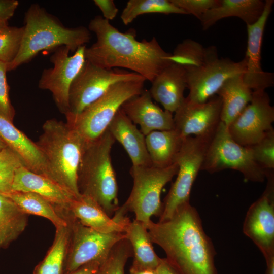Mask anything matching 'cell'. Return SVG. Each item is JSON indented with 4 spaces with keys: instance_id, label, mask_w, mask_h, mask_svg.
<instances>
[{
    "instance_id": "cell-1",
    "label": "cell",
    "mask_w": 274,
    "mask_h": 274,
    "mask_svg": "<svg viewBox=\"0 0 274 274\" xmlns=\"http://www.w3.org/2000/svg\"><path fill=\"white\" fill-rule=\"evenodd\" d=\"M151 241L181 274H217L215 250L203 229L200 216L189 202L162 222L145 225Z\"/></svg>"
},
{
    "instance_id": "cell-2",
    "label": "cell",
    "mask_w": 274,
    "mask_h": 274,
    "mask_svg": "<svg viewBox=\"0 0 274 274\" xmlns=\"http://www.w3.org/2000/svg\"><path fill=\"white\" fill-rule=\"evenodd\" d=\"M88 29L95 34L96 41L86 48L85 58L97 66L128 69L152 82L173 63L172 53L163 50L155 37L138 41L134 30L121 32L100 16L90 21Z\"/></svg>"
},
{
    "instance_id": "cell-3",
    "label": "cell",
    "mask_w": 274,
    "mask_h": 274,
    "mask_svg": "<svg viewBox=\"0 0 274 274\" xmlns=\"http://www.w3.org/2000/svg\"><path fill=\"white\" fill-rule=\"evenodd\" d=\"M24 32L16 58L7 64V72L30 61L40 52L65 46L75 52L91 39L88 28L68 27L38 4L30 6L24 15Z\"/></svg>"
},
{
    "instance_id": "cell-4",
    "label": "cell",
    "mask_w": 274,
    "mask_h": 274,
    "mask_svg": "<svg viewBox=\"0 0 274 274\" xmlns=\"http://www.w3.org/2000/svg\"><path fill=\"white\" fill-rule=\"evenodd\" d=\"M42 129L35 143L45 159L50 178L79 196L78 171L85 142L66 122L55 118L46 120Z\"/></svg>"
},
{
    "instance_id": "cell-5",
    "label": "cell",
    "mask_w": 274,
    "mask_h": 274,
    "mask_svg": "<svg viewBox=\"0 0 274 274\" xmlns=\"http://www.w3.org/2000/svg\"><path fill=\"white\" fill-rule=\"evenodd\" d=\"M115 142L107 129L99 138L85 144L78 171L80 194L94 200L111 217L120 207L118 184L111 158Z\"/></svg>"
},
{
    "instance_id": "cell-6",
    "label": "cell",
    "mask_w": 274,
    "mask_h": 274,
    "mask_svg": "<svg viewBox=\"0 0 274 274\" xmlns=\"http://www.w3.org/2000/svg\"><path fill=\"white\" fill-rule=\"evenodd\" d=\"M144 79L120 82L79 114L66 117V123L75 129L85 144L99 138L108 129L122 105L143 91Z\"/></svg>"
},
{
    "instance_id": "cell-7",
    "label": "cell",
    "mask_w": 274,
    "mask_h": 274,
    "mask_svg": "<svg viewBox=\"0 0 274 274\" xmlns=\"http://www.w3.org/2000/svg\"><path fill=\"white\" fill-rule=\"evenodd\" d=\"M176 163L166 167L151 166H132L130 174L133 186L125 202L121 206L128 213L132 212L135 220L145 225L152 216L160 217L162 210L160 195L164 186L177 175Z\"/></svg>"
},
{
    "instance_id": "cell-8",
    "label": "cell",
    "mask_w": 274,
    "mask_h": 274,
    "mask_svg": "<svg viewBox=\"0 0 274 274\" xmlns=\"http://www.w3.org/2000/svg\"><path fill=\"white\" fill-rule=\"evenodd\" d=\"M226 169L241 173L247 181L262 182L266 171L254 160L250 150L235 142L221 121L209 144L200 170L211 174Z\"/></svg>"
},
{
    "instance_id": "cell-9",
    "label": "cell",
    "mask_w": 274,
    "mask_h": 274,
    "mask_svg": "<svg viewBox=\"0 0 274 274\" xmlns=\"http://www.w3.org/2000/svg\"><path fill=\"white\" fill-rule=\"evenodd\" d=\"M212 138L190 136L184 139L174 161L178 166L177 177L164 198L159 222L169 219L180 206L189 202L192 185Z\"/></svg>"
},
{
    "instance_id": "cell-10",
    "label": "cell",
    "mask_w": 274,
    "mask_h": 274,
    "mask_svg": "<svg viewBox=\"0 0 274 274\" xmlns=\"http://www.w3.org/2000/svg\"><path fill=\"white\" fill-rule=\"evenodd\" d=\"M60 214L68 221L71 239L64 274L92 262L102 263L115 245L125 237V233H104L82 224L64 207Z\"/></svg>"
},
{
    "instance_id": "cell-11",
    "label": "cell",
    "mask_w": 274,
    "mask_h": 274,
    "mask_svg": "<svg viewBox=\"0 0 274 274\" xmlns=\"http://www.w3.org/2000/svg\"><path fill=\"white\" fill-rule=\"evenodd\" d=\"M142 79L145 80L135 73L121 68H102L86 60L82 69L71 86L69 108L65 118L79 114L116 83Z\"/></svg>"
},
{
    "instance_id": "cell-12",
    "label": "cell",
    "mask_w": 274,
    "mask_h": 274,
    "mask_svg": "<svg viewBox=\"0 0 274 274\" xmlns=\"http://www.w3.org/2000/svg\"><path fill=\"white\" fill-rule=\"evenodd\" d=\"M86 45L79 47L71 56L66 47L57 48L50 58L53 67L43 71L38 82L40 89L52 93L56 106L64 115L68 111L71 86L86 61Z\"/></svg>"
},
{
    "instance_id": "cell-13",
    "label": "cell",
    "mask_w": 274,
    "mask_h": 274,
    "mask_svg": "<svg viewBox=\"0 0 274 274\" xmlns=\"http://www.w3.org/2000/svg\"><path fill=\"white\" fill-rule=\"evenodd\" d=\"M267 183L262 195L248 209L243 231L265 259L274 256V174L266 172Z\"/></svg>"
},
{
    "instance_id": "cell-14",
    "label": "cell",
    "mask_w": 274,
    "mask_h": 274,
    "mask_svg": "<svg viewBox=\"0 0 274 274\" xmlns=\"http://www.w3.org/2000/svg\"><path fill=\"white\" fill-rule=\"evenodd\" d=\"M274 108L265 91H253L252 98L241 114L227 126L229 134L238 144L249 147L273 129Z\"/></svg>"
},
{
    "instance_id": "cell-15",
    "label": "cell",
    "mask_w": 274,
    "mask_h": 274,
    "mask_svg": "<svg viewBox=\"0 0 274 274\" xmlns=\"http://www.w3.org/2000/svg\"><path fill=\"white\" fill-rule=\"evenodd\" d=\"M244 58L234 62L229 58H219L200 67L185 70L189 94L186 98L194 103H203L216 95L229 78L244 74Z\"/></svg>"
},
{
    "instance_id": "cell-16",
    "label": "cell",
    "mask_w": 274,
    "mask_h": 274,
    "mask_svg": "<svg viewBox=\"0 0 274 274\" xmlns=\"http://www.w3.org/2000/svg\"><path fill=\"white\" fill-rule=\"evenodd\" d=\"M222 101L215 95L203 103H194L185 97L173 116L174 129L185 139L212 138L221 122Z\"/></svg>"
},
{
    "instance_id": "cell-17",
    "label": "cell",
    "mask_w": 274,
    "mask_h": 274,
    "mask_svg": "<svg viewBox=\"0 0 274 274\" xmlns=\"http://www.w3.org/2000/svg\"><path fill=\"white\" fill-rule=\"evenodd\" d=\"M273 0L265 1L263 12L254 23L247 25L248 40L244 59L245 70L243 75L246 85L252 91H265L273 86V73L264 71L261 67V45L264 28L272 11Z\"/></svg>"
},
{
    "instance_id": "cell-18",
    "label": "cell",
    "mask_w": 274,
    "mask_h": 274,
    "mask_svg": "<svg viewBox=\"0 0 274 274\" xmlns=\"http://www.w3.org/2000/svg\"><path fill=\"white\" fill-rule=\"evenodd\" d=\"M65 207L82 224L101 233H125L131 222L121 207L111 218L94 200L82 194Z\"/></svg>"
},
{
    "instance_id": "cell-19",
    "label": "cell",
    "mask_w": 274,
    "mask_h": 274,
    "mask_svg": "<svg viewBox=\"0 0 274 274\" xmlns=\"http://www.w3.org/2000/svg\"><path fill=\"white\" fill-rule=\"evenodd\" d=\"M149 91L144 90L140 94L125 102L121 109L145 135L155 130L174 129L173 113L163 110L155 104Z\"/></svg>"
},
{
    "instance_id": "cell-20",
    "label": "cell",
    "mask_w": 274,
    "mask_h": 274,
    "mask_svg": "<svg viewBox=\"0 0 274 274\" xmlns=\"http://www.w3.org/2000/svg\"><path fill=\"white\" fill-rule=\"evenodd\" d=\"M149 90L153 99L172 113L182 104L187 87L186 72L181 65L173 63L165 67L151 82Z\"/></svg>"
},
{
    "instance_id": "cell-21",
    "label": "cell",
    "mask_w": 274,
    "mask_h": 274,
    "mask_svg": "<svg viewBox=\"0 0 274 274\" xmlns=\"http://www.w3.org/2000/svg\"><path fill=\"white\" fill-rule=\"evenodd\" d=\"M0 138L19 156L26 168L50 178L47 164L36 143L1 114Z\"/></svg>"
},
{
    "instance_id": "cell-22",
    "label": "cell",
    "mask_w": 274,
    "mask_h": 274,
    "mask_svg": "<svg viewBox=\"0 0 274 274\" xmlns=\"http://www.w3.org/2000/svg\"><path fill=\"white\" fill-rule=\"evenodd\" d=\"M119 142L130 157L133 166H151L146 144L145 136L120 108L108 129Z\"/></svg>"
},
{
    "instance_id": "cell-23",
    "label": "cell",
    "mask_w": 274,
    "mask_h": 274,
    "mask_svg": "<svg viewBox=\"0 0 274 274\" xmlns=\"http://www.w3.org/2000/svg\"><path fill=\"white\" fill-rule=\"evenodd\" d=\"M12 191L35 193L55 205L63 207L76 197L51 179L35 173L23 165L16 170Z\"/></svg>"
},
{
    "instance_id": "cell-24",
    "label": "cell",
    "mask_w": 274,
    "mask_h": 274,
    "mask_svg": "<svg viewBox=\"0 0 274 274\" xmlns=\"http://www.w3.org/2000/svg\"><path fill=\"white\" fill-rule=\"evenodd\" d=\"M264 6L265 1L262 0H220L217 6L207 11L199 20L203 30L230 17H238L247 25H251L260 18Z\"/></svg>"
},
{
    "instance_id": "cell-25",
    "label": "cell",
    "mask_w": 274,
    "mask_h": 274,
    "mask_svg": "<svg viewBox=\"0 0 274 274\" xmlns=\"http://www.w3.org/2000/svg\"><path fill=\"white\" fill-rule=\"evenodd\" d=\"M243 75L228 79L216 94L222 101L221 121L227 127L241 114L252 98L253 91L244 82Z\"/></svg>"
},
{
    "instance_id": "cell-26",
    "label": "cell",
    "mask_w": 274,
    "mask_h": 274,
    "mask_svg": "<svg viewBox=\"0 0 274 274\" xmlns=\"http://www.w3.org/2000/svg\"><path fill=\"white\" fill-rule=\"evenodd\" d=\"M184 139L174 129L153 131L145 136L152 165L163 168L174 163Z\"/></svg>"
},
{
    "instance_id": "cell-27",
    "label": "cell",
    "mask_w": 274,
    "mask_h": 274,
    "mask_svg": "<svg viewBox=\"0 0 274 274\" xmlns=\"http://www.w3.org/2000/svg\"><path fill=\"white\" fill-rule=\"evenodd\" d=\"M125 234L133 251V260L130 267L156 269L161 258L154 250L145 225L134 219L128 225Z\"/></svg>"
},
{
    "instance_id": "cell-28",
    "label": "cell",
    "mask_w": 274,
    "mask_h": 274,
    "mask_svg": "<svg viewBox=\"0 0 274 274\" xmlns=\"http://www.w3.org/2000/svg\"><path fill=\"white\" fill-rule=\"evenodd\" d=\"M28 215L7 196L0 193V250L8 247L25 229Z\"/></svg>"
},
{
    "instance_id": "cell-29",
    "label": "cell",
    "mask_w": 274,
    "mask_h": 274,
    "mask_svg": "<svg viewBox=\"0 0 274 274\" xmlns=\"http://www.w3.org/2000/svg\"><path fill=\"white\" fill-rule=\"evenodd\" d=\"M9 197L24 213L44 217L55 228L65 226L67 221L58 212L55 204L31 192L11 191L4 194Z\"/></svg>"
},
{
    "instance_id": "cell-30",
    "label": "cell",
    "mask_w": 274,
    "mask_h": 274,
    "mask_svg": "<svg viewBox=\"0 0 274 274\" xmlns=\"http://www.w3.org/2000/svg\"><path fill=\"white\" fill-rule=\"evenodd\" d=\"M66 220V225L56 228L53 244L35 267L33 274H64L71 239L70 224Z\"/></svg>"
},
{
    "instance_id": "cell-31",
    "label": "cell",
    "mask_w": 274,
    "mask_h": 274,
    "mask_svg": "<svg viewBox=\"0 0 274 274\" xmlns=\"http://www.w3.org/2000/svg\"><path fill=\"white\" fill-rule=\"evenodd\" d=\"M218 58L215 46L204 47L190 39L179 43L171 55L173 62L182 65L185 70L203 66Z\"/></svg>"
},
{
    "instance_id": "cell-32",
    "label": "cell",
    "mask_w": 274,
    "mask_h": 274,
    "mask_svg": "<svg viewBox=\"0 0 274 274\" xmlns=\"http://www.w3.org/2000/svg\"><path fill=\"white\" fill-rule=\"evenodd\" d=\"M186 14L170 0H129L120 16L124 24L131 23L138 16L147 13Z\"/></svg>"
},
{
    "instance_id": "cell-33",
    "label": "cell",
    "mask_w": 274,
    "mask_h": 274,
    "mask_svg": "<svg viewBox=\"0 0 274 274\" xmlns=\"http://www.w3.org/2000/svg\"><path fill=\"white\" fill-rule=\"evenodd\" d=\"M132 256L131 246L125 237L113 247L107 257L100 264L96 274H125L126 262Z\"/></svg>"
},
{
    "instance_id": "cell-34",
    "label": "cell",
    "mask_w": 274,
    "mask_h": 274,
    "mask_svg": "<svg viewBox=\"0 0 274 274\" xmlns=\"http://www.w3.org/2000/svg\"><path fill=\"white\" fill-rule=\"evenodd\" d=\"M24 26H9L0 32V61L10 63L16 58L20 50Z\"/></svg>"
},
{
    "instance_id": "cell-35",
    "label": "cell",
    "mask_w": 274,
    "mask_h": 274,
    "mask_svg": "<svg viewBox=\"0 0 274 274\" xmlns=\"http://www.w3.org/2000/svg\"><path fill=\"white\" fill-rule=\"evenodd\" d=\"M23 165L19 156L9 147L0 151V193L7 194L12 191L16 169Z\"/></svg>"
},
{
    "instance_id": "cell-36",
    "label": "cell",
    "mask_w": 274,
    "mask_h": 274,
    "mask_svg": "<svg viewBox=\"0 0 274 274\" xmlns=\"http://www.w3.org/2000/svg\"><path fill=\"white\" fill-rule=\"evenodd\" d=\"M255 161L264 170L274 169V129L257 143L248 147Z\"/></svg>"
},
{
    "instance_id": "cell-37",
    "label": "cell",
    "mask_w": 274,
    "mask_h": 274,
    "mask_svg": "<svg viewBox=\"0 0 274 274\" xmlns=\"http://www.w3.org/2000/svg\"><path fill=\"white\" fill-rule=\"evenodd\" d=\"M6 63L0 61V114L13 123L15 111L10 97V87L8 84Z\"/></svg>"
},
{
    "instance_id": "cell-38",
    "label": "cell",
    "mask_w": 274,
    "mask_h": 274,
    "mask_svg": "<svg viewBox=\"0 0 274 274\" xmlns=\"http://www.w3.org/2000/svg\"><path fill=\"white\" fill-rule=\"evenodd\" d=\"M176 7L200 20L209 10L217 6L220 0H170Z\"/></svg>"
},
{
    "instance_id": "cell-39",
    "label": "cell",
    "mask_w": 274,
    "mask_h": 274,
    "mask_svg": "<svg viewBox=\"0 0 274 274\" xmlns=\"http://www.w3.org/2000/svg\"><path fill=\"white\" fill-rule=\"evenodd\" d=\"M95 5L100 9L103 18L109 21L114 19L119 10L113 0H94Z\"/></svg>"
},
{
    "instance_id": "cell-40",
    "label": "cell",
    "mask_w": 274,
    "mask_h": 274,
    "mask_svg": "<svg viewBox=\"0 0 274 274\" xmlns=\"http://www.w3.org/2000/svg\"><path fill=\"white\" fill-rule=\"evenodd\" d=\"M17 0H0V22H8L19 6Z\"/></svg>"
},
{
    "instance_id": "cell-41",
    "label": "cell",
    "mask_w": 274,
    "mask_h": 274,
    "mask_svg": "<svg viewBox=\"0 0 274 274\" xmlns=\"http://www.w3.org/2000/svg\"><path fill=\"white\" fill-rule=\"evenodd\" d=\"M101 263L92 262L65 274H96Z\"/></svg>"
},
{
    "instance_id": "cell-42",
    "label": "cell",
    "mask_w": 274,
    "mask_h": 274,
    "mask_svg": "<svg viewBox=\"0 0 274 274\" xmlns=\"http://www.w3.org/2000/svg\"><path fill=\"white\" fill-rule=\"evenodd\" d=\"M156 270L157 274H181L166 258L161 259Z\"/></svg>"
},
{
    "instance_id": "cell-43",
    "label": "cell",
    "mask_w": 274,
    "mask_h": 274,
    "mask_svg": "<svg viewBox=\"0 0 274 274\" xmlns=\"http://www.w3.org/2000/svg\"><path fill=\"white\" fill-rule=\"evenodd\" d=\"M129 274H157V272L156 269H136L130 267L129 269Z\"/></svg>"
},
{
    "instance_id": "cell-44",
    "label": "cell",
    "mask_w": 274,
    "mask_h": 274,
    "mask_svg": "<svg viewBox=\"0 0 274 274\" xmlns=\"http://www.w3.org/2000/svg\"><path fill=\"white\" fill-rule=\"evenodd\" d=\"M266 270L265 274H274V256L265 259Z\"/></svg>"
},
{
    "instance_id": "cell-45",
    "label": "cell",
    "mask_w": 274,
    "mask_h": 274,
    "mask_svg": "<svg viewBox=\"0 0 274 274\" xmlns=\"http://www.w3.org/2000/svg\"><path fill=\"white\" fill-rule=\"evenodd\" d=\"M8 26V22H0V32Z\"/></svg>"
},
{
    "instance_id": "cell-46",
    "label": "cell",
    "mask_w": 274,
    "mask_h": 274,
    "mask_svg": "<svg viewBox=\"0 0 274 274\" xmlns=\"http://www.w3.org/2000/svg\"><path fill=\"white\" fill-rule=\"evenodd\" d=\"M7 146L4 143V142L2 140V139L0 138V151L3 150L4 148H5Z\"/></svg>"
}]
</instances>
